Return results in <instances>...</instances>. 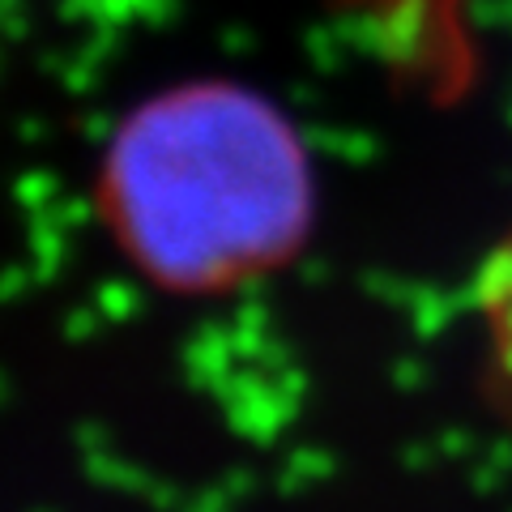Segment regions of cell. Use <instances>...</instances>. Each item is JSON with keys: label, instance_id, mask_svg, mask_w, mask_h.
Instances as JSON below:
<instances>
[{"label": "cell", "instance_id": "obj_1", "mask_svg": "<svg viewBox=\"0 0 512 512\" xmlns=\"http://www.w3.org/2000/svg\"><path fill=\"white\" fill-rule=\"evenodd\" d=\"M474 320L478 342H483V372L500 406L512 414V231L487 252L478 269Z\"/></svg>", "mask_w": 512, "mask_h": 512}]
</instances>
